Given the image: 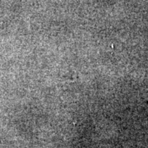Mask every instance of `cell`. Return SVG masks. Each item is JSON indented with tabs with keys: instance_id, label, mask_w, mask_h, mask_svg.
<instances>
[]
</instances>
